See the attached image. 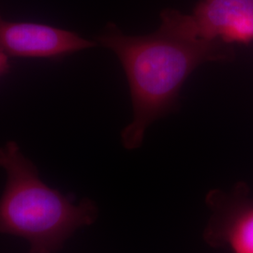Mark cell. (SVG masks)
<instances>
[{
  "label": "cell",
  "instance_id": "obj_1",
  "mask_svg": "<svg viewBox=\"0 0 253 253\" xmlns=\"http://www.w3.org/2000/svg\"><path fill=\"white\" fill-rule=\"evenodd\" d=\"M161 21L149 35H125L109 24L96 38L117 54L129 84L134 116L121 133L128 150L140 147L146 128L173 107L181 86L198 66L234 56L231 45L200 38L192 15L165 9Z\"/></svg>",
  "mask_w": 253,
  "mask_h": 253
},
{
  "label": "cell",
  "instance_id": "obj_2",
  "mask_svg": "<svg viewBox=\"0 0 253 253\" xmlns=\"http://www.w3.org/2000/svg\"><path fill=\"white\" fill-rule=\"evenodd\" d=\"M0 167L7 175L0 234L25 238L29 253H55L78 229L96 221L97 205L89 199L74 204L72 196L46 185L16 142L0 147Z\"/></svg>",
  "mask_w": 253,
  "mask_h": 253
},
{
  "label": "cell",
  "instance_id": "obj_3",
  "mask_svg": "<svg viewBox=\"0 0 253 253\" xmlns=\"http://www.w3.org/2000/svg\"><path fill=\"white\" fill-rule=\"evenodd\" d=\"M205 203L209 211L203 232L205 243L231 253H253V197L248 185L210 190Z\"/></svg>",
  "mask_w": 253,
  "mask_h": 253
},
{
  "label": "cell",
  "instance_id": "obj_4",
  "mask_svg": "<svg viewBox=\"0 0 253 253\" xmlns=\"http://www.w3.org/2000/svg\"><path fill=\"white\" fill-rule=\"evenodd\" d=\"M96 45L69 30L38 23L10 22L0 15V51L9 57L60 58Z\"/></svg>",
  "mask_w": 253,
  "mask_h": 253
},
{
  "label": "cell",
  "instance_id": "obj_5",
  "mask_svg": "<svg viewBox=\"0 0 253 253\" xmlns=\"http://www.w3.org/2000/svg\"><path fill=\"white\" fill-rule=\"evenodd\" d=\"M192 17L202 39L229 45L253 42V0H201Z\"/></svg>",
  "mask_w": 253,
  "mask_h": 253
},
{
  "label": "cell",
  "instance_id": "obj_6",
  "mask_svg": "<svg viewBox=\"0 0 253 253\" xmlns=\"http://www.w3.org/2000/svg\"><path fill=\"white\" fill-rule=\"evenodd\" d=\"M9 68H10L9 56L0 51V77L9 73Z\"/></svg>",
  "mask_w": 253,
  "mask_h": 253
}]
</instances>
